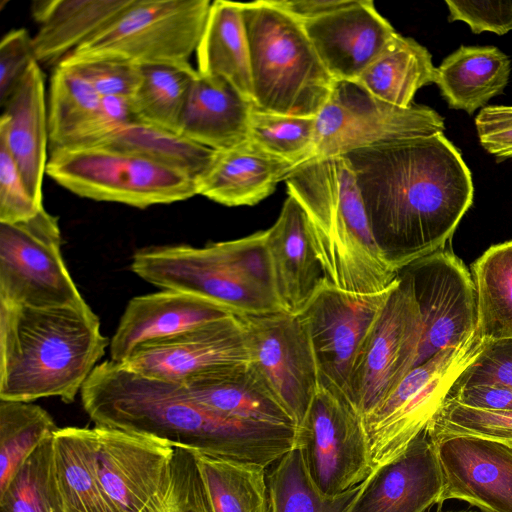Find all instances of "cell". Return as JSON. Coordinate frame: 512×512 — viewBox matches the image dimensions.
Here are the masks:
<instances>
[{
  "label": "cell",
  "instance_id": "6da1fadb",
  "mask_svg": "<svg viewBox=\"0 0 512 512\" xmlns=\"http://www.w3.org/2000/svg\"><path fill=\"white\" fill-rule=\"evenodd\" d=\"M375 242L398 272L444 249L473 202V182L443 133L385 142L344 155Z\"/></svg>",
  "mask_w": 512,
  "mask_h": 512
},
{
  "label": "cell",
  "instance_id": "7a4b0ae2",
  "mask_svg": "<svg viewBox=\"0 0 512 512\" xmlns=\"http://www.w3.org/2000/svg\"><path fill=\"white\" fill-rule=\"evenodd\" d=\"M97 426L265 468L297 446V428L230 417L200 403L183 383L149 378L106 360L81 389Z\"/></svg>",
  "mask_w": 512,
  "mask_h": 512
},
{
  "label": "cell",
  "instance_id": "3957f363",
  "mask_svg": "<svg viewBox=\"0 0 512 512\" xmlns=\"http://www.w3.org/2000/svg\"><path fill=\"white\" fill-rule=\"evenodd\" d=\"M110 340L83 306L0 302V400H75Z\"/></svg>",
  "mask_w": 512,
  "mask_h": 512
},
{
  "label": "cell",
  "instance_id": "277c9868",
  "mask_svg": "<svg viewBox=\"0 0 512 512\" xmlns=\"http://www.w3.org/2000/svg\"><path fill=\"white\" fill-rule=\"evenodd\" d=\"M285 182L288 195L306 214L310 242L327 281L364 294L384 291L394 283L398 272L375 242L346 157L307 161Z\"/></svg>",
  "mask_w": 512,
  "mask_h": 512
},
{
  "label": "cell",
  "instance_id": "5b68a950",
  "mask_svg": "<svg viewBox=\"0 0 512 512\" xmlns=\"http://www.w3.org/2000/svg\"><path fill=\"white\" fill-rule=\"evenodd\" d=\"M130 268L154 286L213 301L239 316L283 311L272 279L266 230L202 248H141Z\"/></svg>",
  "mask_w": 512,
  "mask_h": 512
},
{
  "label": "cell",
  "instance_id": "8992f818",
  "mask_svg": "<svg viewBox=\"0 0 512 512\" xmlns=\"http://www.w3.org/2000/svg\"><path fill=\"white\" fill-rule=\"evenodd\" d=\"M253 105L296 117H316L335 80L317 54L302 21L275 0L242 3Z\"/></svg>",
  "mask_w": 512,
  "mask_h": 512
},
{
  "label": "cell",
  "instance_id": "52a82bcc",
  "mask_svg": "<svg viewBox=\"0 0 512 512\" xmlns=\"http://www.w3.org/2000/svg\"><path fill=\"white\" fill-rule=\"evenodd\" d=\"M211 3L209 0H133L111 23L61 62L116 59L138 66L189 63Z\"/></svg>",
  "mask_w": 512,
  "mask_h": 512
},
{
  "label": "cell",
  "instance_id": "ba28073f",
  "mask_svg": "<svg viewBox=\"0 0 512 512\" xmlns=\"http://www.w3.org/2000/svg\"><path fill=\"white\" fill-rule=\"evenodd\" d=\"M46 174L80 197L141 209L197 195L196 180L190 175L114 149L53 150L49 152Z\"/></svg>",
  "mask_w": 512,
  "mask_h": 512
},
{
  "label": "cell",
  "instance_id": "9c48e42d",
  "mask_svg": "<svg viewBox=\"0 0 512 512\" xmlns=\"http://www.w3.org/2000/svg\"><path fill=\"white\" fill-rule=\"evenodd\" d=\"M483 340L476 336L414 367L370 413L363 416L372 471L400 456L427 427L462 369Z\"/></svg>",
  "mask_w": 512,
  "mask_h": 512
},
{
  "label": "cell",
  "instance_id": "30bf717a",
  "mask_svg": "<svg viewBox=\"0 0 512 512\" xmlns=\"http://www.w3.org/2000/svg\"><path fill=\"white\" fill-rule=\"evenodd\" d=\"M297 447L312 484L324 497L356 487L372 472L362 415L341 389L321 377L297 428Z\"/></svg>",
  "mask_w": 512,
  "mask_h": 512
},
{
  "label": "cell",
  "instance_id": "8fae6325",
  "mask_svg": "<svg viewBox=\"0 0 512 512\" xmlns=\"http://www.w3.org/2000/svg\"><path fill=\"white\" fill-rule=\"evenodd\" d=\"M444 119L427 106L388 103L357 81H335L316 116L309 159L344 156L357 149L400 139L443 133Z\"/></svg>",
  "mask_w": 512,
  "mask_h": 512
},
{
  "label": "cell",
  "instance_id": "7c38bea8",
  "mask_svg": "<svg viewBox=\"0 0 512 512\" xmlns=\"http://www.w3.org/2000/svg\"><path fill=\"white\" fill-rule=\"evenodd\" d=\"M58 219L44 208L27 221L0 223V302L33 307L87 304L61 253Z\"/></svg>",
  "mask_w": 512,
  "mask_h": 512
},
{
  "label": "cell",
  "instance_id": "4fadbf2b",
  "mask_svg": "<svg viewBox=\"0 0 512 512\" xmlns=\"http://www.w3.org/2000/svg\"><path fill=\"white\" fill-rule=\"evenodd\" d=\"M422 330L411 279L399 270L350 376L347 396L362 417L414 368Z\"/></svg>",
  "mask_w": 512,
  "mask_h": 512
},
{
  "label": "cell",
  "instance_id": "5bb4252c",
  "mask_svg": "<svg viewBox=\"0 0 512 512\" xmlns=\"http://www.w3.org/2000/svg\"><path fill=\"white\" fill-rule=\"evenodd\" d=\"M90 431L107 511L167 512L174 446L104 426Z\"/></svg>",
  "mask_w": 512,
  "mask_h": 512
},
{
  "label": "cell",
  "instance_id": "9a60e30c",
  "mask_svg": "<svg viewBox=\"0 0 512 512\" xmlns=\"http://www.w3.org/2000/svg\"><path fill=\"white\" fill-rule=\"evenodd\" d=\"M250 365L298 428L316 394L320 372L309 334L285 311L241 316Z\"/></svg>",
  "mask_w": 512,
  "mask_h": 512
},
{
  "label": "cell",
  "instance_id": "2e32d148",
  "mask_svg": "<svg viewBox=\"0 0 512 512\" xmlns=\"http://www.w3.org/2000/svg\"><path fill=\"white\" fill-rule=\"evenodd\" d=\"M400 270L411 279L422 320V337L414 367L476 336L478 309L474 280L452 251L438 250Z\"/></svg>",
  "mask_w": 512,
  "mask_h": 512
},
{
  "label": "cell",
  "instance_id": "e0dca14e",
  "mask_svg": "<svg viewBox=\"0 0 512 512\" xmlns=\"http://www.w3.org/2000/svg\"><path fill=\"white\" fill-rule=\"evenodd\" d=\"M391 286L377 293H354L342 290L323 278L296 314L309 334L320 377L346 395L356 358Z\"/></svg>",
  "mask_w": 512,
  "mask_h": 512
},
{
  "label": "cell",
  "instance_id": "ac0fdd59",
  "mask_svg": "<svg viewBox=\"0 0 512 512\" xmlns=\"http://www.w3.org/2000/svg\"><path fill=\"white\" fill-rule=\"evenodd\" d=\"M249 362L245 325L241 316L232 314L141 343L121 364L149 378L185 383L216 368Z\"/></svg>",
  "mask_w": 512,
  "mask_h": 512
},
{
  "label": "cell",
  "instance_id": "d6986e66",
  "mask_svg": "<svg viewBox=\"0 0 512 512\" xmlns=\"http://www.w3.org/2000/svg\"><path fill=\"white\" fill-rule=\"evenodd\" d=\"M434 443L442 478L440 507L456 499L482 512H512V444L474 435Z\"/></svg>",
  "mask_w": 512,
  "mask_h": 512
},
{
  "label": "cell",
  "instance_id": "ffe728a7",
  "mask_svg": "<svg viewBox=\"0 0 512 512\" xmlns=\"http://www.w3.org/2000/svg\"><path fill=\"white\" fill-rule=\"evenodd\" d=\"M442 478L427 431L397 458L374 469L343 512H429L439 505Z\"/></svg>",
  "mask_w": 512,
  "mask_h": 512
},
{
  "label": "cell",
  "instance_id": "44dd1931",
  "mask_svg": "<svg viewBox=\"0 0 512 512\" xmlns=\"http://www.w3.org/2000/svg\"><path fill=\"white\" fill-rule=\"evenodd\" d=\"M303 24L335 81H356L397 33L371 0H354L345 8Z\"/></svg>",
  "mask_w": 512,
  "mask_h": 512
},
{
  "label": "cell",
  "instance_id": "7402d4cb",
  "mask_svg": "<svg viewBox=\"0 0 512 512\" xmlns=\"http://www.w3.org/2000/svg\"><path fill=\"white\" fill-rule=\"evenodd\" d=\"M232 314L236 315L221 304L179 291L134 297L110 340L111 360L122 363L141 343L173 336Z\"/></svg>",
  "mask_w": 512,
  "mask_h": 512
},
{
  "label": "cell",
  "instance_id": "603a6c76",
  "mask_svg": "<svg viewBox=\"0 0 512 512\" xmlns=\"http://www.w3.org/2000/svg\"><path fill=\"white\" fill-rule=\"evenodd\" d=\"M0 142L9 150L25 185L42 204V183L49 157L44 74L34 61L2 106Z\"/></svg>",
  "mask_w": 512,
  "mask_h": 512
},
{
  "label": "cell",
  "instance_id": "cb8c5ba5",
  "mask_svg": "<svg viewBox=\"0 0 512 512\" xmlns=\"http://www.w3.org/2000/svg\"><path fill=\"white\" fill-rule=\"evenodd\" d=\"M266 250L280 306L296 315L325 276L310 242L306 214L290 195L266 230Z\"/></svg>",
  "mask_w": 512,
  "mask_h": 512
},
{
  "label": "cell",
  "instance_id": "d4e9b609",
  "mask_svg": "<svg viewBox=\"0 0 512 512\" xmlns=\"http://www.w3.org/2000/svg\"><path fill=\"white\" fill-rule=\"evenodd\" d=\"M295 168L247 140L216 151L210 167L196 180L197 194L225 206H253L271 195Z\"/></svg>",
  "mask_w": 512,
  "mask_h": 512
},
{
  "label": "cell",
  "instance_id": "484cf974",
  "mask_svg": "<svg viewBox=\"0 0 512 512\" xmlns=\"http://www.w3.org/2000/svg\"><path fill=\"white\" fill-rule=\"evenodd\" d=\"M253 103L220 77L197 72L182 112L178 134L215 151L248 140Z\"/></svg>",
  "mask_w": 512,
  "mask_h": 512
},
{
  "label": "cell",
  "instance_id": "4316f807",
  "mask_svg": "<svg viewBox=\"0 0 512 512\" xmlns=\"http://www.w3.org/2000/svg\"><path fill=\"white\" fill-rule=\"evenodd\" d=\"M133 0H40L31 6L39 28L32 36L39 64L57 66L68 54L90 40Z\"/></svg>",
  "mask_w": 512,
  "mask_h": 512
},
{
  "label": "cell",
  "instance_id": "83f0119b",
  "mask_svg": "<svg viewBox=\"0 0 512 512\" xmlns=\"http://www.w3.org/2000/svg\"><path fill=\"white\" fill-rule=\"evenodd\" d=\"M183 384L200 403L223 415L296 427L250 362L216 368Z\"/></svg>",
  "mask_w": 512,
  "mask_h": 512
},
{
  "label": "cell",
  "instance_id": "f1b7e54d",
  "mask_svg": "<svg viewBox=\"0 0 512 512\" xmlns=\"http://www.w3.org/2000/svg\"><path fill=\"white\" fill-rule=\"evenodd\" d=\"M195 53L199 74L223 78L253 103L249 43L240 2L211 3Z\"/></svg>",
  "mask_w": 512,
  "mask_h": 512
},
{
  "label": "cell",
  "instance_id": "f546056e",
  "mask_svg": "<svg viewBox=\"0 0 512 512\" xmlns=\"http://www.w3.org/2000/svg\"><path fill=\"white\" fill-rule=\"evenodd\" d=\"M436 71L435 83L448 106L473 114L503 92L511 64L509 57L494 46H461Z\"/></svg>",
  "mask_w": 512,
  "mask_h": 512
},
{
  "label": "cell",
  "instance_id": "4dcf8cb0",
  "mask_svg": "<svg viewBox=\"0 0 512 512\" xmlns=\"http://www.w3.org/2000/svg\"><path fill=\"white\" fill-rule=\"evenodd\" d=\"M429 51L399 33L356 80L370 93L396 106H412L416 92L436 82Z\"/></svg>",
  "mask_w": 512,
  "mask_h": 512
},
{
  "label": "cell",
  "instance_id": "1f68e13d",
  "mask_svg": "<svg viewBox=\"0 0 512 512\" xmlns=\"http://www.w3.org/2000/svg\"><path fill=\"white\" fill-rule=\"evenodd\" d=\"M53 459L63 512H108L90 428H59L53 437Z\"/></svg>",
  "mask_w": 512,
  "mask_h": 512
},
{
  "label": "cell",
  "instance_id": "d6a6232c",
  "mask_svg": "<svg viewBox=\"0 0 512 512\" xmlns=\"http://www.w3.org/2000/svg\"><path fill=\"white\" fill-rule=\"evenodd\" d=\"M193 453L213 512H271L267 468Z\"/></svg>",
  "mask_w": 512,
  "mask_h": 512
},
{
  "label": "cell",
  "instance_id": "836d02e7",
  "mask_svg": "<svg viewBox=\"0 0 512 512\" xmlns=\"http://www.w3.org/2000/svg\"><path fill=\"white\" fill-rule=\"evenodd\" d=\"M93 148L139 155L182 171L195 180L206 172L216 155L215 150L178 133L140 121L117 128Z\"/></svg>",
  "mask_w": 512,
  "mask_h": 512
},
{
  "label": "cell",
  "instance_id": "e575fe53",
  "mask_svg": "<svg viewBox=\"0 0 512 512\" xmlns=\"http://www.w3.org/2000/svg\"><path fill=\"white\" fill-rule=\"evenodd\" d=\"M477 295V335L512 339V240L491 246L473 264Z\"/></svg>",
  "mask_w": 512,
  "mask_h": 512
},
{
  "label": "cell",
  "instance_id": "d590c367",
  "mask_svg": "<svg viewBox=\"0 0 512 512\" xmlns=\"http://www.w3.org/2000/svg\"><path fill=\"white\" fill-rule=\"evenodd\" d=\"M141 71L140 85L131 98L137 120L178 133L197 70L186 63L146 65Z\"/></svg>",
  "mask_w": 512,
  "mask_h": 512
},
{
  "label": "cell",
  "instance_id": "8d00e7d4",
  "mask_svg": "<svg viewBox=\"0 0 512 512\" xmlns=\"http://www.w3.org/2000/svg\"><path fill=\"white\" fill-rule=\"evenodd\" d=\"M100 102V95L72 66H55L47 102L49 152L89 126L99 115Z\"/></svg>",
  "mask_w": 512,
  "mask_h": 512
},
{
  "label": "cell",
  "instance_id": "74e56055",
  "mask_svg": "<svg viewBox=\"0 0 512 512\" xmlns=\"http://www.w3.org/2000/svg\"><path fill=\"white\" fill-rule=\"evenodd\" d=\"M59 427L41 406L0 400V490L29 455Z\"/></svg>",
  "mask_w": 512,
  "mask_h": 512
},
{
  "label": "cell",
  "instance_id": "f35d334b",
  "mask_svg": "<svg viewBox=\"0 0 512 512\" xmlns=\"http://www.w3.org/2000/svg\"><path fill=\"white\" fill-rule=\"evenodd\" d=\"M53 437L45 439L0 490V512H63L54 470Z\"/></svg>",
  "mask_w": 512,
  "mask_h": 512
},
{
  "label": "cell",
  "instance_id": "ab89813d",
  "mask_svg": "<svg viewBox=\"0 0 512 512\" xmlns=\"http://www.w3.org/2000/svg\"><path fill=\"white\" fill-rule=\"evenodd\" d=\"M315 132L316 117L283 115L254 105L249 115L248 140L295 167L311 158Z\"/></svg>",
  "mask_w": 512,
  "mask_h": 512
},
{
  "label": "cell",
  "instance_id": "60d3db41",
  "mask_svg": "<svg viewBox=\"0 0 512 512\" xmlns=\"http://www.w3.org/2000/svg\"><path fill=\"white\" fill-rule=\"evenodd\" d=\"M426 431L433 442L453 435H474L512 444V411L479 410L445 399Z\"/></svg>",
  "mask_w": 512,
  "mask_h": 512
},
{
  "label": "cell",
  "instance_id": "b9f144b4",
  "mask_svg": "<svg viewBox=\"0 0 512 512\" xmlns=\"http://www.w3.org/2000/svg\"><path fill=\"white\" fill-rule=\"evenodd\" d=\"M167 512H213L193 451L174 446Z\"/></svg>",
  "mask_w": 512,
  "mask_h": 512
},
{
  "label": "cell",
  "instance_id": "7bdbcfd3",
  "mask_svg": "<svg viewBox=\"0 0 512 512\" xmlns=\"http://www.w3.org/2000/svg\"><path fill=\"white\" fill-rule=\"evenodd\" d=\"M492 384L512 388V339L483 340L450 389Z\"/></svg>",
  "mask_w": 512,
  "mask_h": 512
},
{
  "label": "cell",
  "instance_id": "ee69618b",
  "mask_svg": "<svg viewBox=\"0 0 512 512\" xmlns=\"http://www.w3.org/2000/svg\"><path fill=\"white\" fill-rule=\"evenodd\" d=\"M60 63L72 66L100 97L132 98L142 79L141 66L122 60L86 59Z\"/></svg>",
  "mask_w": 512,
  "mask_h": 512
},
{
  "label": "cell",
  "instance_id": "f6af8a7d",
  "mask_svg": "<svg viewBox=\"0 0 512 512\" xmlns=\"http://www.w3.org/2000/svg\"><path fill=\"white\" fill-rule=\"evenodd\" d=\"M43 209L27 189L7 147L0 142V223L27 221Z\"/></svg>",
  "mask_w": 512,
  "mask_h": 512
},
{
  "label": "cell",
  "instance_id": "bcb514c9",
  "mask_svg": "<svg viewBox=\"0 0 512 512\" xmlns=\"http://www.w3.org/2000/svg\"><path fill=\"white\" fill-rule=\"evenodd\" d=\"M36 61L32 37L24 28L6 33L0 42V105L20 83L30 65Z\"/></svg>",
  "mask_w": 512,
  "mask_h": 512
},
{
  "label": "cell",
  "instance_id": "7dc6e473",
  "mask_svg": "<svg viewBox=\"0 0 512 512\" xmlns=\"http://www.w3.org/2000/svg\"><path fill=\"white\" fill-rule=\"evenodd\" d=\"M448 20L463 21L473 33L484 31L503 35L512 30V1L446 0Z\"/></svg>",
  "mask_w": 512,
  "mask_h": 512
},
{
  "label": "cell",
  "instance_id": "c3c4849f",
  "mask_svg": "<svg viewBox=\"0 0 512 512\" xmlns=\"http://www.w3.org/2000/svg\"><path fill=\"white\" fill-rule=\"evenodd\" d=\"M483 148L498 159L512 158V106L484 107L475 119Z\"/></svg>",
  "mask_w": 512,
  "mask_h": 512
},
{
  "label": "cell",
  "instance_id": "681fc988",
  "mask_svg": "<svg viewBox=\"0 0 512 512\" xmlns=\"http://www.w3.org/2000/svg\"><path fill=\"white\" fill-rule=\"evenodd\" d=\"M358 487H354L335 497H324L313 487L300 489L286 497L274 512H343L352 501ZM435 512H475L472 510H442Z\"/></svg>",
  "mask_w": 512,
  "mask_h": 512
},
{
  "label": "cell",
  "instance_id": "f907efd6",
  "mask_svg": "<svg viewBox=\"0 0 512 512\" xmlns=\"http://www.w3.org/2000/svg\"><path fill=\"white\" fill-rule=\"evenodd\" d=\"M445 399L479 410L512 411V388L498 384L449 389Z\"/></svg>",
  "mask_w": 512,
  "mask_h": 512
},
{
  "label": "cell",
  "instance_id": "816d5d0a",
  "mask_svg": "<svg viewBox=\"0 0 512 512\" xmlns=\"http://www.w3.org/2000/svg\"><path fill=\"white\" fill-rule=\"evenodd\" d=\"M300 21H308L351 5L354 0H275Z\"/></svg>",
  "mask_w": 512,
  "mask_h": 512
}]
</instances>
